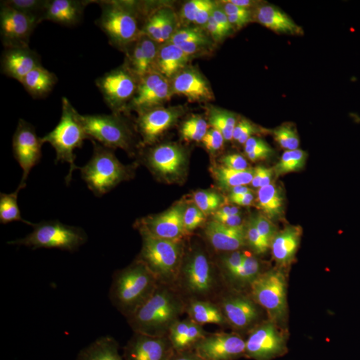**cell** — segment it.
Here are the masks:
<instances>
[{
  "instance_id": "6da1fadb",
  "label": "cell",
  "mask_w": 360,
  "mask_h": 360,
  "mask_svg": "<svg viewBox=\"0 0 360 360\" xmlns=\"http://www.w3.org/2000/svg\"><path fill=\"white\" fill-rule=\"evenodd\" d=\"M122 172L111 162L103 148L92 149V174L89 184L79 195L63 206L65 215L72 214L84 226V245L101 243L104 246V257L99 264V276L108 271V260L120 253L112 246L115 233L112 224L122 222L125 213L134 210L122 179Z\"/></svg>"
},
{
  "instance_id": "7a4b0ae2",
  "label": "cell",
  "mask_w": 360,
  "mask_h": 360,
  "mask_svg": "<svg viewBox=\"0 0 360 360\" xmlns=\"http://www.w3.org/2000/svg\"><path fill=\"white\" fill-rule=\"evenodd\" d=\"M139 233L129 248L120 251L123 269L146 295L158 292L181 272L198 264V252L187 250L169 226L143 212Z\"/></svg>"
},
{
  "instance_id": "3957f363",
  "label": "cell",
  "mask_w": 360,
  "mask_h": 360,
  "mask_svg": "<svg viewBox=\"0 0 360 360\" xmlns=\"http://www.w3.org/2000/svg\"><path fill=\"white\" fill-rule=\"evenodd\" d=\"M148 6L153 20L143 35L167 68L187 73L212 56L213 44L198 11L181 2L149 1Z\"/></svg>"
},
{
  "instance_id": "277c9868",
  "label": "cell",
  "mask_w": 360,
  "mask_h": 360,
  "mask_svg": "<svg viewBox=\"0 0 360 360\" xmlns=\"http://www.w3.org/2000/svg\"><path fill=\"white\" fill-rule=\"evenodd\" d=\"M122 179L135 212L200 231V200L179 170L122 172Z\"/></svg>"
},
{
  "instance_id": "5b68a950",
  "label": "cell",
  "mask_w": 360,
  "mask_h": 360,
  "mask_svg": "<svg viewBox=\"0 0 360 360\" xmlns=\"http://www.w3.org/2000/svg\"><path fill=\"white\" fill-rule=\"evenodd\" d=\"M208 123L210 120L188 96L148 116L143 127L168 168L180 170L205 141Z\"/></svg>"
},
{
  "instance_id": "8992f818",
  "label": "cell",
  "mask_w": 360,
  "mask_h": 360,
  "mask_svg": "<svg viewBox=\"0 0 360 360\" xmlns=\"http://www.w3.org/2000/svg\"><path fill=\"white\" fill-rule=\"evenodd\" d=\"M65 217L51 189L39 180L28 179L18 210V222L21 236L34 255L32 274L26 281L30 285L39 281L45 257L60 243Z\"/></svg>"
},
{
  "instance_id": "52a82bcc",
  "label": "cell",
  "mask_w": 360,
  "mask_h": 360,
  "mask_svg": "<svg viewBox=\"0 0 360 360\" xmlns=\"http://www.w3.org/2000/svg\"><path fill=\"white\" fill-rule=\"evenodd\" d=\"M58 37L51 25L1 6L0 52L6 72L44 70L45 56Z\"/></svg>"
},
{
  "instance_id": "ba28073f",
  "label": "cell",
  "mask_w": 360,
  "mask_h": 360,
  "mask_svg": "<svg viewBox=\"0 0 360 360\" xmlns=\"http://www.w3.org/2000/svg\"><path fill=\"white\" fill-rule=\"evenodd\" d=\"M278 311V307L270 303L248 319L212 328L205 335L206 342L234 356L271 359L279 349L276 338Z\"/></svg>"
},
{
  "instance_id": "9c48e42d",
  "label": "cell",
  "mask_w": 360,
  "mask_h": 360,
  "mask_svg": "<svg viewBox=\"0 0 360 360\" xmlns=\"http://www.w3.org/2000/svg\"><path fill=\"white\" fill-rule=\"evenodd\" d=\"M219 241L231 259L253 270L266 269L278 255V229L274 222L257 215L240 217L225 225Z\"/></svg>"
},
{
  "instance_id": "30bf717a",
  "label": "cell",
  "mask_w": 360,
  "mask_h": 360,
  "mask_svg": "<svg viewBox=\"0 0 360 360\" xmlns=\"http://www.w3.org/2000/svg\"><path fill=\"white\" fill-rule=\"evenodd\" d=\"M271 172L269 163L233 161L212 168L206 179L208 198L214 214L227 217L255 193Z\"/></svg>"
},
{
  "instance_id": "8fae6325",
  "label": "cell",
  "mask_w": 360,
  "mask_h": 360,
  "mask_svg": "<svg viewBox=\"0 0 360 360\" xmlns=\"http://www.w3.org/2000/svg\"><path fill=\"white\" fill-rule=\"evenodd\" d=\"M60 98V84L44 70L7 72L1 86L2 110L30 125L45 108Z\"/></svg>"
},
{
  "instance_id": "7c38bea8",
  "label": "cell",
  "mask_w": 360,
  "mask_h": 360,
  "mask_svg": "<svg viewBox=\"0 0 360 360\" xmlns=\"http://www.w3.org/2000/svg\"><path fill=\"white\" fill-rule=\"evenodd\" d=\"M257 139L278 144L286 153H310L321 146L311 122L291 104H274L258 122Z\"/></svg>"
},
{
  "instance_id": "4fadbf2b",
  "label": "cell",
  "mask_w": 360,
  "mask_h": 360,
  "mask_svg": "<svg viewBox=\"0 0 360 360\" xmlns=\"http://www.w3.org/2000/svg\"><path fill=\"white\" fill-rule=\"evenodd\" d=\"M51 345L37 356L23 360H131L122 341L106 340L86 330L52 335Z\"/></svg>"
},
{
  "instance_id": "5bb4252c",
  "label": "cell",
  "mask_w": 360,
  "mask_h": 360,
  "mask_svg": "<svg viewBox=\"0 0 360 360\" xmlns=\"http://www.w3.org/2000/svg\"><path fill=\"white\" fill-rule=\"evenodd\" d=\"M132 4L115 0H75L65 32L82 33L97 39H115L122 33Z\"/></svg>"
},
{
  "instance_id": "9a60e30c",
  "label": "cell",
  "mask_w": 360,
  "mask_h": 360,
  "mask_svg": "<svg viewBox=\"0 0 360 360\" xmlns=\"http://www.w3.org/2000/svg\"><path fill=\"white\" fill-rule=\"evenodd\" d=\"M285 85L266 68L250 63L238 71L231 105L248 117L262 115L274 105Z\"/></svg>"
},
{
  "instance_id": "2e32d148",
  "label": "cell",
  "mask_w": 360,
  "mask_h": 360,
  "mask_svg": "<svg viewBox=\"0 0 360 360\" xmlns=\"http://www.w3.org/2000/svg\"><path fill=\"white\" fill-rule=\"evenodd\" d=\"M85 123L84 111L60 98L45 108L32 125L49 148H60L77 139Z\"/></svg>"
},
{
  "instance_id": "e0dca14e",
  "label": "cell",
  "mask_w": 360,
  "mask_h": 360,
  "mask_svg": "<svg viewBox=\"0 0 360 360\" xmlns=\"http://www.w3.org/2000/svg\"><path fill=\"white\" fill-rule=\"evenodd\" d=\"M257 141V129L248 116L236 129L225 135L219 141L212 146H201L191 161L210 170L238 160L253 148Z\"/></svg>"
},
{
  "instance_id": "ac0fdd59",
  "label": "cell",
  "mask_w": 360,
  "mask_h": 360,
  "mask_svg": "<svg viewBox=\"0 0 360 360\" xmlns=\"http://www.w3.org/2000/svg\"><path fill=\"white\" fill-rule=\"evenodd\" d=\"M30 284L16 290H0V333L11 336L20 333H32L40 338L51 340V335L33 328L26 305V296Z\"/></svg>"
},
{
  "instance_id": "d6986e66",
  "label": "cell",
  "mask_w": 360,
  "mask_h": 360,
  "mask_svg": "<svg viewBox=\"0 0 360 360\" xmlns=\"http://www.w3.org/2000/svg\"><path fill=\"white\" fill-rule=\"evenodd\" d=\"M312 179L319 193L335 202L338 212L349 208L350 195L355 186L354 174L349 170L326 162L316 163Z\"/></svg>"
},
{
  "instance_id": "ffe728a7",
  "label": "cell",
  "mask_w": 360,
  "mask_h": 360,
  "mask_svg": "<svg viewBox=\"0 0 360 360\" xmlns=\"http://www.w3.org/2000/svg\"><path fill=\"white\" fill-rule=\"evenodd\" d=\"M75 0H11L1 6L51 25L58 35L65 32Z\"/></svg>"
},
{
  "instance_id": "44dd1931",
  "label": "cell",
  "mask_w": 360,
  "mask_h": 360,
  "mask_svg": "<svg viewBox=\"0 0 360 360\" xmlns=\"http://www.w3.org/2000/svg\"><path fill=\"white\" fill-rule=\"evenodd\" d=\"M311 184L304 176L290 174L274 187L272 203L281 212H303L311 198Z\"/></svg>"
},
{
  "instance_id": "7402d4cb",
  "label": "cell",
  "mask_w": 360,
  "mask_h": 360,
  "mask_svg": "<svg viewBox=\"0 0 360 360\" xmlns=\"http://www.w3.org/2000/svg\"><path fill=\"white\" fill-rule=\"evenodd\" d=\"M307 349L311 360H360V338L340 340L319 330L310 336Z\"/></svg>"
},
{
  "instance_id": "603a6c76",
  "label": "cell",
  "mask_w": 360,
  "mask_h": 360,
  "mask_svg": "<svg viewBox=\"0 0 360 360\" xmlns=\"http://www.w3.org/2000/svg\"><path fill=\"white\" fill-rule=\"evenodd\" d=\"M291 307L307 321L326 316L335 303L329 291L316 286H298L290 291Z\"/></svg>"
},
{
  "instance_id": "cb8c5ba5",
  "label": "cell",
  "mask_w": 360,
  "mask_h": 360,
  "mask_svg": "<svg viewBox=\"0 0 360 360\" xmlns=\"http://www.w3.org/2000/svg\"><path fill=\"white\" fill-rule=\"evenodd\" d=\"M317 259L333 283L347 284L360 279V257L341 252L333 248L317 251Z\"/></svg>"
},
{
  "instance_id": "d4e9b609",
  "label": "cell",
  "mask_w": 360,
  "mask_h": 360,
  "mask_svg": "<svg viewBox=\"0 0 360 360\" xmlns=\"http://www.w3.org/2000/svg\"><path fill=\"white\" fill-rule=\"evenodd\" d=\"M309 322L292 307L279 309L276 321V338L279 348L293 345L307 335Z\"/></svg>"
},
{
  "instance_id": "484cf974",
  "label": "cell",
  "mask_w": 360,
  "mask_h": 360,
  "mask_svg": "<svg viewBox=\"0 0 360 360\" xmlns=\"http://www.w3.org/2000/svg\"><path fill=\"white\" fill-rule=\"evenodd\" d=\"M310 58L311 56L307 53L302 45L296 42H276V44L264 46L251 63L270 70L290 61Z\"/></svg>"
},
{
  "instance_id": "4316f807",
  "label": "cell",
  "mask_w": 360,
  "mask_h": 360,
  "mask_svg": "<svg viewBox=\"0 0 360 360\" xmlns=\"http://www.w3.org/2000/svg\"><path fill=\"white\" fill-rule=\"evenodd\" d=\"M213 51L221 54L236 65H245V59L243 54V39L238 20L227 21L217 35L213 42Z\"/></svg>"
},
{
  "instance_id": "83f0119b",
  "label": "cell",
  "mask_w": 360,
  "mask_h": 360,
  "mask_svg": "<svg viewBox=\"0 0 360 360\" xmlns=\"http://www.w3.org/2000/svg\"><path fill=\"white\" fill-rule=\"evenodd\" d=\"M246 63H251L264 49V30L262 20L252 13H243L236 16Z\"/></svg>"
},
{
  "instance_id": "f1b7e54d",
  "label": "cell",
  "mask_w": 360,
  "mask_h": 360,
  "mask_svg": "<svg viewBox=\"0 0 360 360\" xmlns=\"http://www.w3.org/2000/svg\"><path fill=\"white\" fill-rule=\"evenodd\" d=\"M338 212L335 202L326 194L319 193L311 196L302 212L310 224L321 229L335 220Z\"/></svg>"
},
{
  "instance_id": "f546056e",
  "label": "cell",
  "mask_w": 360,
  "mask_h": 360,
  "mask_svg": "<svg viewBox=\"0 0 360 360\" xmlns=\"http://www.w3.org/2000/svg\"><path fill=\"white\" fill-rule=\"evenodd\" d=\"M310 0H288L276 7L272 13V25L283 33H292L296 20L309 6Z\"/></svg>"
},
{
  "instance_id": "4dcf8cb0",
  "label": "cell",
  "mask_w": 360,
  "mask_h": 360,
  "mask_svg": "<svg viewBox=\"0 0 360 360\" xmlns=\"http://www.w3.org/2000/svg\"><path fill=\"white\" fill-rule=\"evenodd\" d=\"M324 11V7L319 2L310 0L309 6L300 14L298 20H296L292 33L297 39H309L310 33L314 30L319 21V16Z\"/></svg>"
},
{
  "instance_id": "1f68e13d",
  "label": "cell",
  "mask_w": 360,
  "mask_h": 360,
  "mask_svg": "<svg viewBox=\"0 0 360 360\" xmlns=\"http://www.w3.org/2000/svg\"><path fill=\"white\" fill-rule=\"evenodd\" d=\"M307 39H309L310 46L324 63L333 60L338 54L341 53L338 46L331 41L326 32L321 30L319 23H316V25L314 26Z\"/></svg>"
},
{
  "instance_id": "d6a6232c",
  "label": "cell",
  "mask_w": 360,
  "mask_h": 360,
  "mask_svg": "<svg viewBox=\"0 0 360 360\" xmlns=\"http://www.w3.org/2000/svg\"><path fill=\"white\" fill-rule=\"evenodd\" d=\"M317 23L341 52L350 44L347 35L343 32L342 25L333 13H329L324 9Z\"/></svg>"
},
{
  "instance_id": "836d02e7",
  "label": "cell",
  "mask_w": 360,
  "mask_h": 360,
  "mask_svg": "<svg viewBox=\"0 0 360 360\" xmlns=\"http://www.w3.org/2000/svg\"><path fill=\"white\" fill-rule=\"evenodd\" d=\"M319 330L335 336L340 340H354L360 338V322L343 323V322L321 321Z\"/></svg>"
},
{
  "instance_id": "e575fe53",
  "label": "cell",
  "mask_w": 360,
  "mask_h": 360,
  "mask_svg": "<svg viewBox=\"0 0 360 360\" xmlns=\"http://www.w3.org/2000/svg\"><path fill=\"white\" fill-rule=\"evenodd\" d=\"M330 243L336 250L360 257L359 231H341L330 238Z\"/></svg>"
},
{
  "instance_id": "d590c367",
  "label": "cell",
  "mask_w": 360,
  "mask_h": 360,
  "mask_svg": "<svg viewBox=\"0 0 360 360\" xmlns=\"http://www.w3.org/2000/svg\"><path fill=\"white\" fill-rule=\"evenodd\" d=\"M335 11L333 14L341 25L345 23H360V11L348 6L341 1H335Z\"/></svg>"
},
{
  "instance_id": "8d00e7d4",
  "label": "cell",
  "mask_w": 360,
  "mask_h": 360,
  "mask_svg": "<svg viewBox=\"0 0 360 360\" xmlns=\"http://www.w3.org/2000/svg\"><path fill=\"white\" fill-rule=\"evenodd\" d=\"M321 321L352 323V322H360V315L354 309H340L326 314V316L322 317Z\"/></svg>"
},
{
  "instance_id": "74e56055",
  "label": "cell",
  "mask_w": 360,
  "mask_h": 360,
  "mask_svg": "<svg viewBox=\"0 0 360 360\" xmlns=\"http://www.w3.org/2000/svg\"><path fill=\"white\" fill-rule=\"evenodd\" d=\"M342 25L343 32L347 35L349 42L354 41L355 44L360 42V23H345Z\"/></svg>"
},
{
  "instance_id": "f35d334b",
  "label": "cell",
  "mask_w": 360,
  "mask_h": 360,
  "mask_svg": "<svg viewBox=\"0 0 360 360\" xmlns=\"http://www.w3.org/2000/svg\"><path fill=\"white\" fill-rule=\"evenodd\" d=\"M210 348L212 352L213 360H257V359H243V357L234 356V355L227 354V352H224V350L220 349V348H217V347H210ZM266 360H271V359H266Z\"/></svg>"
},
{
  "instance_id": "ab89813d",
  "label": "cell",
  "mask_w": 360,
  "mask_h": 360,
  "mask_svg": "<svg viewBox=\"0 0 360 360\" xmlns=\"http://www.w3.org/2000/svg\"><path fill=\"white\" fill-rule=\"evenodd\" d=\"M360 206V182L354 186L349 200V208L354 212H357Z\"/></svg>"
},
{
  "instance_id": "60d3db41",
  "label": "cell",
  "mask_w": 360,
  "mask_h": 360,
  "mask_svg": "<svg viewBox=\"0 0 360 360\" xmlns=\"http://www.w3.org/2000/svg\"><path fill=\"white\" fill-rule=\"evenodd\" d=\"M345 295H355V293H360V279H355V281H349V283L345 284Z\"/></svg>"
},
{
  "instance_id": "b9f144b4",
  "label": "cell",
  "mask_w": 360,
  "mask_h": 360,
  "mask_svg": "<svg viewBox=\"0 0 360 360\" xmlns=\"http://www.w3.org/2000/svg\"><path fill=\"white\" fill-rule=\"evenodd\" d=\"M345 302L352 307L360 309V293H355V295H345Z\"/></svg>"
},
{
  "instance_id": "7bdbcfd3",
  "label": "cell",
  "mask_w": 360,
  "mask_h": 360,
  "mask_svg": "<svg viewBox=\"0 0 360 360\" xmlns=\"http://www.w3.org/2000/svg\"><path fill=\"white\" fill-rule=\"evenodd\" d=\"M341 2L347 4L348 6L354 7L357 11H360V0H341Z\"/></svg>"
},
{
  "instance_id": "ee69618b",
  "label": "cell",
  "mask_w": 360,
  "mask_h": 360,
  "mask_svg": "<svg viewBox=\"0 0 360 360\" xmlns=\"http://www.w3.org/2000/svg\"><path fill=\"white\" fill-rule=\"evenodd\" d=\"M357 212V214H359V215H360V206H359V210H357V212Z\"/></svg>"
}]
</instances>
